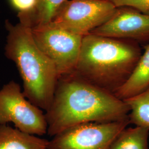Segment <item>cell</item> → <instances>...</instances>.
Here are the masks:
<instances>
[{"instance_id":"obj_6","label":"cell","mask_w":149,"mask_h":149,"mask_svg":"<svg viewBox=\"0 0 149 149\" xmlns=\"http://www.w3.org/2000/svg\"><path fill=\"white\" fill-rule=\"evenodd\" d=\"M116 9L109 0H68L51 22L85 37L108 21Z\"/></svg>"},{"instance_id":"obj_14","label":"cell","mask_w":149,"mask_h":149,"mask_svg":"<svg viewBox=\"0 0 149 149\" xmlns=\"http://www.w3.org/2000/svg\"><path fill=\"white\" fill-rule=\"evenodd\" d=\"M116 7L128 6L149 15V0H109Z\"/></svg>"},{"instance_id":"obj_4","label":"cell","mask_w":149,"mask_h":149,"mask_svg":"<svg viewBox=\"0 0 149 149\" xmlns=\"http://www.w3.org/2000/svg\"><path fill=\"white\" fill-rule=\"evenodd\" d=\"M31 31L38 48L54 64L59 78L74 72L84 37L52 22L33 27Z\"/></svg>"},{"instance_id":"obj_15","label":"cell","mask_w":149,"mask_h":149,"mask_svg":"<svg viewBox=\"0 0 149 149\" xmlns=\"http://www.w3.org/2000/svg\"><path fill=\"white\" fill-rule=\"evenodd\" d=\"M12 8L15 10L17 16H25L34 11L37 0H8Z\"/></svg>"},{"instance_id":"obj_7","label":"cell","mask_w":149,"mask_h":149,"mask_svg":"<svg viewBox=\"0 0 149 149\" xmlns=\"http://www.w3.org/2000/svg\"><path fill=\"white\" fill-rule=\"evenodd\" d=\"M129 124L127 119L79 125L55 135L49 140L47 149H109L118 135Z\"/></svg>"},{"instance_id":"obj_1","label":"cell","mask_w":149,"mask_h":149,"mask_svg":"<svg viewBox=\"0 0 149 149\" xmlns=\"http://www.w3.org/2000/svg\"><path fill=\"white\" fill-rule=\"evenodd\" d=\"M129 112L124 100L74 72L59 78L53 101L45 112L47 134L53 137L86 123L125 120Z\"/></svg>"},{"instance_id":"obj_2","label":"cell","mask_w":149,"mask_h":149,"mask_svg":"<svg viewBox=\"0 0 149 149\" xmlns=\"http://www.w3.org/2000/svg\"><path fill=\"white\" fill-rule=\"evenodd\" d=\"M141 55L136 42L89 34L83 38L74 73L114 95L130 78Z\"/></svg>"},{"instance_id":"obj_12","label":"cell","mask_w":149,"mask_h":149,"mask_svg":"<svg viewBox=\"0 0 149 149\" xmlns=\"http://www.w3.org/2000/svg\"><path fill=\"white\" fill-rule=\"evenodd\" d=\"M149 129L140 126L124 129L109 149H149Z\"/></svg>"},{"instance_id":"obj_13","label":"cell","mask_w":149,"mask_h":149,"mask_svg":"<svg viewBox=\"0 0 149 149\" xmlns=\"http://www.w3.org/2000/svg\"><path fill=\"white\" fill-rule=\"evenodd\" d=\"M124 101L130 109L129 117L130 124L149 129V87Z\"/></svg>"},{"instance_id":"obj_10","label":"cell","mask_w":149,"mask_h":149,"mask_svg":"<svg viewBox=\"0 0 149 149\" xmlns=\"http://www.w3.org/2000/svg\"><path fill=\"white\" fill-rule=\"evenodd\" d=\"M149 87V44L145 47L133 72L127 82L114 93L125 100L141 93Z\"/></svg>"},{"instance_id":"obj_3","label":"cell","mask_w":149,"mask_h":149,"mask_svg":"<svg viewBox=\"0 0 149 149\" xmlns=\"http://www.w3.org/2000/svg\"><path fill=\"white\" fill-rule=\"evenodd\" d=\"M6 58L13 61L23 82V92L35 106L46 112L53 100L59 76L53 63L38 48L31 28L5 21Z\"/></svg>"},{"instance_id":"obj_9","label":"cell","mask_w":149,"mask_h":149,"mask_svg":"<svg viewBox=\"0 0 149 149\" xmlns=\"http://www.w3.org/2000/svg\"><path fill=\"white\" fill-rule=\"evenodd\" d=\"M49 140L0 124V149H47Z\"/></svg>"},{"instance_id":"obj_5","label":"cell","mask_w":149,"mask_h":149,"mask_svg":"<svg viewBox=\"0 0 149 149\" xmlns=\"http://www.w3.org/2000/svg\"><path fill=\"white\" fill-rule=\"evenodd\" d=\"M10 123L31 135L43 136L48 132L45 113L27 99L20 85L14 80L0 88V124Z\"/></svg>"},{"instance_id":"obj_11","label":"cell","mask_w":149,"mask_h":149,"mask_svg":"<svg viewBox=\"0 0 149 149\" xmlns=\"http://www.w3.org/2000/svg\"><path fill=\"white\" fill-rule=\"evenodd\" d=\"M68 0H37L31 13L18 16L19 23L32 28L49 23L53 20L59 10Z\"/></svg>"},{"instance_id":"obj_8","label":"cell","mask_w":149,"mask_h":149,"mask_svg":"<svg viewBox=\"0 0 149 149\" xmlns=\"http://www.w3.org/2000/svg\"><path fill=\"white\" fill-rule=\"evenodd\" d=\"M90 34L133 40H149V15L128 6L117 7L112 17Z\"/></svg>"}]
</instances>
